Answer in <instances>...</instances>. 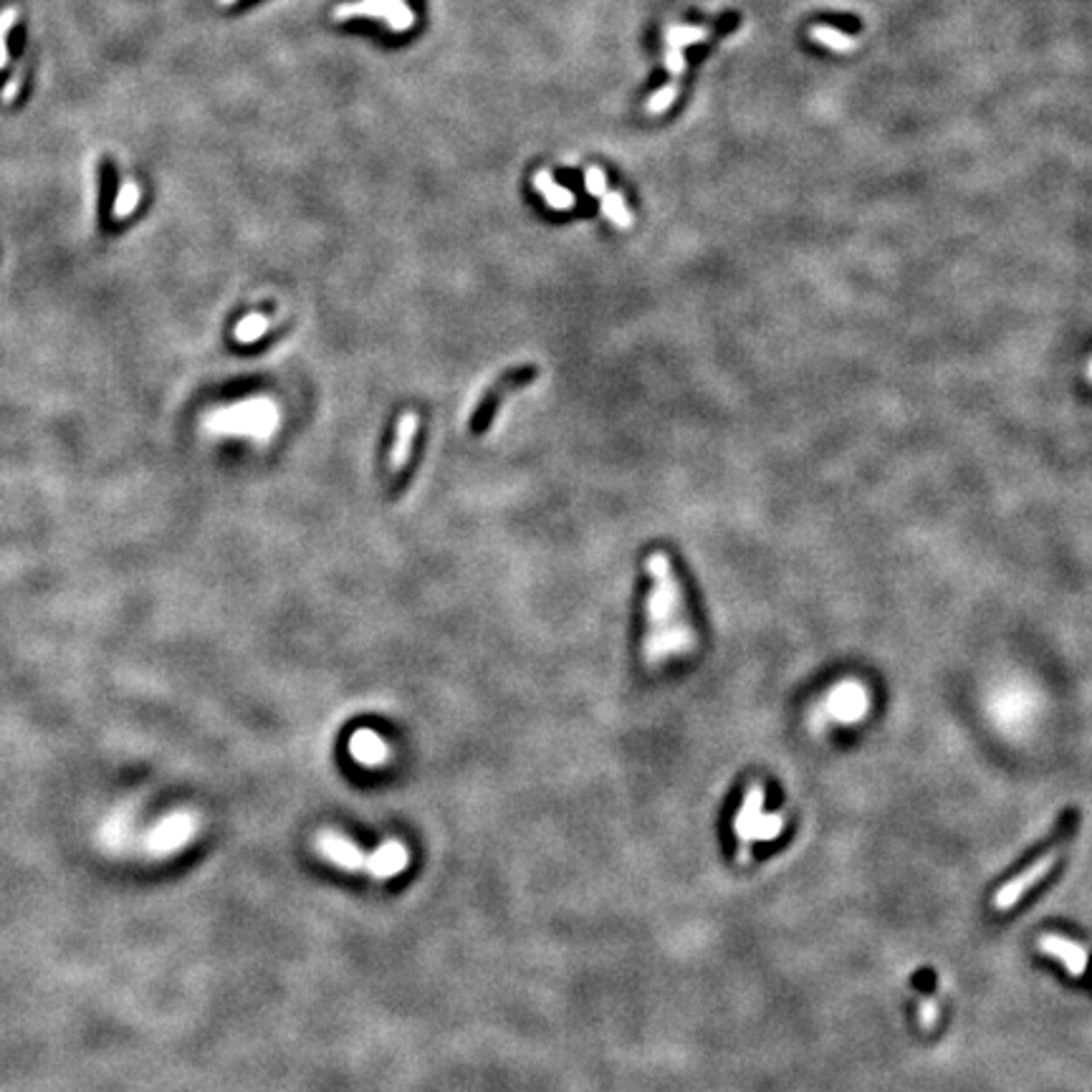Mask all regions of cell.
I'll list each match as a JSON object with an SVG mask.
<instances>
[{"label":"cell","mask_w":1092,"mask_h":1092,"mask_svg":"<svg viewBox=\"0 0 1092 1092\" xmlns=\"http://www.w3.org/2000/svg\"><path fill=\"white\" fill-rule=\"evenodd\" d=\"M645 571L650 577V589L645 597V628L640 650L648 668H660L691 655L698 648V632L671 554L663 549L652 551L645 559Z\"/></svg>","instance_id":"1"},{"label":"cell","mask_w":1092,"mask_h":1092,"mask_svg":"<svg viewBox=\"0 0 1092 1092\" xmlns=\"http://www.w3.org/2000/svg\"><path fill=\"white\" fill-rule=\"evenodd\" d=\"M316 852L329 860L332 865H339L344 870L352 873H364L375 880H387L399 875L407 862H410V852L407 847L398 840H387L379 844L375 852H364L359 850L355 842L344 835H339L334 830H324L316 835Z\"/></svg>","instance_id":"2"},{"label":"cell","mask_w":1092,"mask_h":1092,"mask_svg":"<svg viewBox=\"0 0 1092 1092\" xmlns=\"http://www.w3.org/2000/svg\"><path fill=\"white\" fill-rule=\"evenodd\" d=\"M281 410L273 398H251L220 407L208 415V430L226 435H246L258 442L271 441L278 430Z\"/></svg>","instance_id":"3"},{"label":"cell","mask_w":1092,"mask_h":1092,"mask_svg":"<svg viewBox=\"0 0 1092 1092\" xmlns=\"http://www.w3.org/2000/svg\"><path fill=\"white\" fill-rule=\"evenodd\" d=\"M764 787L754 781L746 787V794L741 801V809L734 819V832L738 837V860H751V844L754 842L777 840L784 830L781 815H764Z\"/></svg>","instance_id":"4"},{"label":"cell","mask_w":1092,"mask_h":1092,"mask_svg":"<svg viewBox=\"0 0 1092 1092\" xmlns=\"http://www.w3.org/2000/svg\"><path fill=\"white\" fill-rule=\"evenodd\" d=\"M352 16L382 18L392 31H407L415 23V13L405 0H355L334 11V21H347Z\"/></svg>","instance_id":"5"},{"label":"cell","mask_w":1092,"mask_h":1092,"mask_svg":"<svg viewBox=\"0 0 1092 1092\" xmlns=\"http://www.w3.org/2000/svg\"><path fill=\"white\" fill-rule=\"evenodd\" d=\"M536 377V370H531V367H519V370H514V372H508L504 377L499 379L488 392L484 395L481 399V405H478V410L473 413V433H485L488 427H491V422L496 420V415H499V410H501V405H504V399L511 395V392H516V390H521L526 387L531 379Z\"/></svg>","instance_id":"6"},{"label":"cell","mask_w":1092,"mask_h":1092,"mask_svg":"<svg viewBox=\"0 0 1092 1092\" xmlns=\"http://www.w3.org/2000/svg\"><path fill=\"white\" fill-rule=\"evenodd\" d=\"M1060 860V850L1057 847H1052L1047 855H1042L1037 862H1031L1030 867L1022 873V875H1017L1014 880H1009L1007 885H1002L999 887V893H996V898H994V908H999V910H1007L1011 905H1017L1022 901V895L1031 890L1034 885L1039 880H1045L1047 875L1052 873V867L1057 865Z\"/></svg>","instance_id":"7"},{"label":"cell","mask_w":1092,"mask_h":1092,"mask_svg":"<svg viewBox=\"0 0 1092 1092\" xmlns=\"http://www.w3.org/2000/svg\"><path fill=\"white\" fill-rule=\"evenodd\" d=\"M418 425H420V418L413 410H405L398 418L395 441H392V448H390V458H387V471H390L392 478L402 476L405 468H407V463H410L413 442H415V435H418Z\"/></svg>","instance_id":"8"},{"label":"cell","mask_w":1092,"mask_h":1092,"mask_svg":"<svg viewBox=\"0 0 1092 1092\" xmlns=\"http://www.w3.org/2000/svg\"><path fill=\"white\" fill-rule=\"evenodd\" d=\"M1039 951L1045 956L1060 959L1070 976H1082L1085 968H1088V951L1074 941L1062 938V936H1042L1039 938Z\"/></svg>","instance_id":"9"},{"label":"cell","mask_w":1092,"mask_h":1092,"mask_svg":"<svg viewBox=\"0 0 1092 1092\" xmlns=\"http://www.w3.org/2000/svg\"><path fill=\"white\" fill-rule=\"evenodd\" d=\"M349 754L364 766H379L390 758V746L372 729H359L349 738Z\"/></svg>","instance_id":"10"},{"label":"cell","mask_w":1092,"mask_h":1092,"mask_svg":"<svg viewBox=\"0 0 1092 1092\" xmlns=\"http://www.w3.org/2000/svg\"><path fill=\"white\" fill-rule=\"evenodd\" d=\"M534 190L544 198L546 205H549V208H554V211H571V208L577 205L574 192L567 188H562V185H557L549 169H539V172L534 175Z\"/></svg>","instance_id":"11"},{"label":"cell","mask_w":1092,"mask_h":1092,"mask_svg":"<svg viewBox=\"0 0 1092 1092\" xmlns=\"http://www.w3.org/2000/svg\"><path fill=\"white\" fill-rule=\"evenodd\" d=\"M865 703H867V695L860 686H840V691H835L830 698V706H832L830 714L835 718H842V721H855L858 715L852 714L850 708H855L862 715L865 714Z\"/></svg>","instance_id":"12"},{"label":"cell","mask_w":1092,"mask_h":1092,"mask_svg":"<svg viewBox=\"0 0 1092 1092\" xmlns=\"http://www.w3.org/2000/svg\"><path fill=\"white\" fill-rule=\"evenodd\" d=\"M708 36H711V31L706 25H671V28H665V43L672 48H686V46L703 43Z\"/></svg>","instance_id":"13"},{"label":"cell","mask_w":1092,"mask_h":1092,"mask_svg":"<svg viewBox=\"0 0 1092 1092\" xmlns=\"http://www.w3.org/2000/svg\"><path fill=\"white\" fill-rule=\"evenodd\" d=\"M812 39L822 43V46H827V48H832V51H855L860 46V41L855 36L842 33V31L832 28V25H815L812 28Z\"/></svg>","instance_id":"14"},{"label":"cell","mask_w":1092,"mask_h":1092,"mask_svg":"<svg viewBox=\"0 0 1092 1092\" xmlns=\"http://www.w3.org/2000/svg\"><path fill=\"white\" fill-rule=\"evenodd\" d=\"M600 200H602V212L607 215L609 220H612L620 231H628V228H632V212L628 211V205H625V200H622V195H620V192H612V190H607Z\"/></svg>","instance_id":"15"},{"label":"cell","mask_w":1092,"mask_h":1092,"mask_svg":"<svg viewBox=\"0 0 1092 1092\" xmlns=\"http://www.w3.org/2000/svg\"><path fill=\"white\" fill-rule=\"evenodd\" d=\"M269 327H271V321H269V316L263 314H248L243 316L238 324H235V341H241V344H251L255 339H261V336L269 332Z\"/></svg>","instance_id":"16"},{"label":"cell","mask_w":1092,"mask_h":1092,"mask_svg":"<svg viewBox=\"0 0 1092 1092\" xmlns=\"http://www.w3.org/2000/svg\"><path fill=\"white\" fill-rule=\"evenodd\" d=\"M137 203H140V188L132 183V180H126L122 183V188L117 192V200H114V208H111V215L119 220V218H126V215H132V212L137 211Z\"/></svg>","instance_id":"17"},{"label":"cell","mask_w":1092,"mask_h":1092,"mask_svg":"<svg viewBox=\"0 0 1092 1092\" xmlns=\"http://www.w3.org/2000/svg\"><path fill=\"white\" fill-rule=\"evenodd\" d=\"M678 91H680L678 82H671V84H665L663 89H657L650 99L645 102V111L648 114H663V111H668L672 102H675V97H678Z\"/></svg>","instance_id":"18"},{"label":"cell","mask_w":1092,"mask_h":1092,"mask_svg":"<svg viewBox=\"0 0 1092 1092\" xmlns=\"http://www.w3.org/2000/svg\"><path fill=\"white\" fill-rule=\"evenodd\" d=\"M18 18V13H16V8H5L3 13H0V68L5 66L8 61V31L13 28V23Z\"/></svg>","instance_id":"19"},{"label":"cell","mask_w":1092,"mask_h":1092,"mask_svg":"<svg viewBox=\"0 0 1092 1092\" xmlns=\"http://www.w3.org/2000/svg\"><path fill=\"white\" fill-rule=\"evenodd\" d=\"M585 188H587L589 195L602 198V195L609 190L605 172H602L600 168H587V172H585Z\"/></svg>","instance_id":"20"},{"label":"cell","mask_w":1092,"mask_h":1092,"mask_svg":"<svg viewBox=\"0 0 1092 1092\" xmlns=\"http://www.w3.org/2000/svg\"><path fill=\"white\" fill-rule=\"evenodd\" d=\"M665 68L671 71L672 76H680V74L686 71V56H683V48H672V46H668V51H665Z\"/></svg>","instance_id":"21"},{"label":"cell","mask_w":1092,"mask_h":1092,"mask_svg":"<svg viewBox=\"0 0 1092 1092\" xmlns=\"http://www.w3.org/2000/svg\"><path fill=\"white\" fill-rule=\"evenodd\" d=\"M936 1019H938V1007H936V1002H933V999H923V1002H921V1024H923L925 1030H933V1027H936Z\"/></svg>","instance_id":"22"},{"label":"cell","mask_w":1092,"mask_h":1092,"mask_svg":"<svg viewBox=\"0 0 1092 1092\" xmlns=\"http://www.w3.org/2000/svg\"><path fill=\"white\" fill-rule=\"evenodd\" d=\"M21 91V74H13V79L8 82V84L3 86V91H0V99L5 102V104H11L13 99H16V94Z\"/></svg>","instance_id":"23"},{"label":"cell","mask_w":1092,"mask_h":1092,"mask_svg":"<svg viewBox=\"0 0 1092 1092\" xmlns=\"http://www.w3.org/2000/svg\"><path fill=\"white\" fill-rule=\"evenodd\" d=\"M218 3H220V5H231V3H235V0H218Z\"/></svg>","instance_id":"24"},{"label":"cell","mask_w":1092,"mask_h":1092,"mask_svg":"<svg viewBox=\"0 0 1092 1092\" xmlns=\"http://www.w3.org/2000/svg\"><path fill=\"white\" fill-rule=\"evenodd\" d=\"M1088 377L1092 379V362H1090V370H1088Z\"/></svg>","instance_id":"25"}]
</instances>
